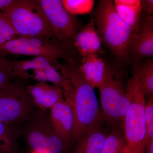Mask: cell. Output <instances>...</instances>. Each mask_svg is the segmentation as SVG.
<instances>
[{
	"label": "cell",
	"mask_w": 153,
	"mask_h": 153,
	"mask_svg": "<svg viewBox=\"0 0 153 153\" xmlns=\"http://www.w3.org/2000/svg\"><path fill=\"white\" fill-rule=\"evenodd\" d=\"M71 50L57 40L36 37L17 36L0 44V52L5 56L16 54L44 57L57 66L58 70L61 66L59 59L73 61Z\"/></svg>",
	"instance_id": "cell-5"
},
{
	"label": "cell",
	"mask_w": 153,
	"mask_h": 153,
	"mask_svg": "<svg viewBox=\"0 0 153 153\" xmlns=\"http://www.w3.org/2000/svg\"><path fill=\"white\" fill-rule=\"evenodd\" d=\"M102 122L85 133L76 141L77 144L72 153H100L108 133Z\"/></svg>",
	"instance_id": "cell-16"
},
{
	"label": "cell",
	"mask_w": 153,
	"mask_h": 153,
	"mask_svg": "<svg viewBox=\"0 0 153 153\" xmlns=\"http://www.w3.org/2000/svg\"><path fill=\"white\" fill-rule=\"evenodd\" d=\"M64 8L73 15L88 13L93 8V0H63Z\"/></svg>",
	"instance_id": "cell-20"
},
{
	"label": "cell",
	"mask_w": 153,
	"mask_h": 153,
	"mask_svg": "<svg viewBox=\"0 0 153 153\" xmlns=\"http://www.w3.org/2000/svg\"><path fill=\"white\" fill-rule=\"evenodd\" d=\"M0 12L7 17L19 37L57 40L39 0H13Z\"/></svg>",
	"instance_id": "cell-4"
},
{
	"label": "cell",
	"mask_w": 153,
	"mask_h": 153,
	"mask_svg": "<svg viewBox=\"0 0 153 153\" xmlns=\"http://www.w3.org/2000/svg\"><path fill=\"white\" fill-rule=\"evenodd\" d=\"M31 153H39L37 152H33H33H32Z\"/></svg>",
	"instance_id": "cell-30"
},
{
	"label": "cell",
	"mask_w": 153,
	"mask_h": 153,
	"mask_svg": "<svg viewBox=\"0 0 153 153\" xmlns=\"http://www.w3.org/2000/svg\"><path fill=\"white\" fill-rule=\"evenodd\" d=\"M145 153H153V141L146 146Z\"/></svg>",
	"instance_id": "cell-27"
},
{
	"label": "cell",
	"mask_w": 153,
	"mask_h": 153,
	"mask_svg": "<svg viewBox=\"0 0 153 153\" xmlns=\"http://www.w3.org/2000/svg\"><path fill=\"white\" fill-rule=\"evenodd\" d=\"M60 71L70 82V87L63 92L64 99L73 112L74 126L72 140H77L103 122L94 88L85 80L74 61L62 65Z\"/></svg>",
	"instance_id": "cell-1"
},
{
	"label": "cell",
	"mask_w": 153,
	"mask_h": 153,
	"mask_svg": "<svg viewBox=\"0 0 153 153\" xmlns=\"http://www.w3.org/2000/svg\"><path fill=\"white\" fill-rule=\"evenodd\" d=\"M153 141V95L149 97L146 104V135L145 148Z\"/></svg>",
	"instance_id": "cell-22"
},
{
	"label": "cell",
	"mask_w": 153,
	"mask_h": 153,
	"mask_svg": "<svg viewBox=\"0 0 153 153\" xmlns=\"http://www.w3.org/2000/svg\"><path fill=\"white\" fill-rule=\"evenodd\" d=\"M115 9L123 21L134 31L136 29L141 20L143 7L140 0H115Z\"/></svg>",
	"instance_id": "cell-17"
},
{
	"label": "cell",
	"mask_w": 153,
	"mask_h": 153,
	"mask_svg": "<svg viewBox=\"0 0 153 153\" xmlns=\"http://www.w3.org/2000/svg\"><path fill=\"white\" fill-rule=\"evenodd\" d=\"M50 120L56 133L68 147L72 140L74 117L71 107L65 99L50 108Z\"/></svg>",
	"instance_id": "cell-11"
},
{
	"label": "cell",
	"mask_w": 153,
	"mask_h": 153,
	"mask_svg": "<svg viewBox=\"0 0 153 153\" xmlns=\"http://www.w3.org/2000/svg\"><path fill=\"white\" fill-rule=\"evenodd\" d=\"M92 19L76 34L73 47L82 57L91 54L102 53L101 40Z\"/></svg>",
	"instance_id": "cell-14"
},
{
	"label": "cell",
	"mask_w": 153,
	"mask_h": 153,
	"mask_svg": "<svg viewBox=\"0 0 153 153\" xmlns=\"http://www.w3.org/2000/svg\"><path fill=\"white\" fill-rule=\"evenodd\" d=\"M18 36V34L7 17L0 12V44Z\"/></svg>",
	"instance_id": "cell-21"
},
{
	"label": "cell",
	"mask_w": 153,
	"mask_h": 153,
	"mask_svg": "<svg viewBox=\"0 0 153 153\" xmlns=\"http://www.w3.org/2000/svg\"><path fill=\"white\" fill-rule=\"evenodd\" d=\"M121 153H134L131 149L127 144H126L124 147Z\"/></svg>",
	"instance_id": "cell-28"
},
{
	"label": "cell",
	"mask_w": 153,
	"mask_h": 153,
	"mask_svg": "<svg viewBox=\"0 0 153 153\" xmlns=\"http://www.w3.org/2000/svg\"><path fill=\"white\" fill-rule=\"evenodd\" d=\"M27 90L34 105L44 111L50 109L58 102L64 99L63 89L55 84L39 82L28 86Z\"/></svg>",
	"instance_id": "cell-13"
},
{
	"label": "cell",
	"mask_w": 153,
	"mask_h": 153,
	"mask_svg": "<svg viewBox=\"0 0 153 153\" xmlns=\"http://www.w3.org/2000/svg\"><path fill=\"white\" fill-rule=\"evenodd\" d=\"M137 68L145 97H149L153 95V58L146 60Z\"/></svg>",
	"instance_id": "cell-19"
},
{
	"label": "cell",
	"mask_w": 153,
	"mask_h": 153,
	"mask_svg": "<svg viewBox=\"0 0 153 153\" xmlns=\"http://www.w3.org/2000/svg\"><path fill=\"white\" fill-rule=\"evenodd\" d=\"M13 0H0V12L9 6Z\"/></svg>",
	"instance_id": "cell-26"
},
{
	"label": "cell",
	"mask_w": 153,
	"mask_h": 153,
	"mask_svg": "<svg viewBox=\"0 0 153 153\" xmlns=\"http://www.w3.org/2000/svg\"><path fill=\"white\" fill-rule=\"evenodd\" d=\"M34 105L27 88L13 82L0 89V122L9 126L24 123L34 112Z\"/></svg>",
	"instance_id": "cell-8"
},
{
	"label": "cell",
	"mask_w": 153,
	"mask_h": 153,
	"mask_svg": "<svg viewBox=\"0 0 153 153\" xmlns=\"http://www.w3.org/2000/svg\"><path fill=\"white\" fill-rule=\"evenodd\" d=\"M143 7H145V9L149 13L153 14V0H146L141 1Z\"/></svg>",
	"instance_id": "cell-25"
},
{
	"label": "cell",
	"mask_w": 153,
	"mask_h": 153,
	"mask_svg": "<svg viewBox=\"0 0 153 153\" xmlns=\"http://www.w3.org/2000/svg\"><path fill=\"white\" fill-rule=\"evenodd\" d=\"M5 56L0 52V89L11 85L17 78L10 69Z\"/></svg>",
	"instance_id": "cell-23"
},
{
	"label": "cell",
	"mask_w": 153,
	"mask_h": 153,
	"mask_svg": "<svg viewBox=\"0 0 153 153\" xmlns=\"http://www.w3.org/2000/svg\"><path fill=\"white\" fill-rule=\"evenodd\" d=\"M93 20L101 41L120 59H126L134 31L118 16L114 2L100 1Z\"/></svg>",
	"instance_id": "cell-2"
},
{
	"label": "cell",
	"mask_w": 153,
	"mask_h": 153,
	"mask_svg": "<svg viewBox=\"0 0 153 153\" xmlns=\"http://www.w3.org/2000/svg\"><path fill=\"white\" fill-rule=\"evenodd\" d=\"M113 127L108 133L100 153H121L126 144L123 133L118 128Z\"/></svg>",
	"instance_id": "cell-18"
},
{
	"label": "cell",
	"mask_w": 153,
	"mask_h": 153,
	"mask_svg": "<svg viewBox=\"0 0 153 153\" xmlns=\"http://www.w3.org/2000/svg\"><path fill=\"white\" fill-rule=\"evenodd\" d=\"M14 149V134L10 126L0 122V151Z\"/></svg>",
	"instance_id": "cell-24"
},
{
	"label": "cell",
	"mask_w": 153,
	"mask_h": 153,
	"mask_svg": "<svg viewBox=\"0 0 153 153\" xmlns=\"http://www.w3.org/2000/svg\"><path fill=\"white\" fill-rule=\"evenodd\" d=\"M78 67L84 79L94 88H98L104 81L107 66L98 54L82 57V64Z\"/></svg>",
	"instance_id": "cell-15"
},
{
	"label": "cell",
	"mask_w": 153,
	"mask_h": 153,
	"mask_svg": "<svg viewBox=\"0 0 153 153\" xmlns=\"http://www.w3.org/2000/svg\"><path fill=\"white\" fill-rule=\"evenodd\" d=\"M7 63L17 78H32L39 82H51L63 90L68 85V79L58 71L57 66L44 57L23 60L7 59Z\"/></svg>",
	"instance_id": "cell-10"
},
{
	"label": "cell",
	"mask_w": 153,
	"mask_h": 153,
	"mask_svg": "<svg viewBox=\"0 0 153 153\" xmlns=\"http://www.w3.org/2000/svg\"><path fill=\"white\" fill-rule=\"evenodd\" d=\"M41 110L33 113L24 122L23 133L33 152L39 153H65L68 146L56 133L49 114Z\"/></svg>",
	"instance_id": "cell-7"
},
{
	"label": "cell",
	"mask_w": 153,
	"mask_h": 153,
	"mask_svg": "<svg viewBox=\"0 0 153 153\" xmlns=\"http://www.w3.org/2000/svg\"><path fill=\"white\" fill-rule=\"evenodd\" d=\"M39 2L57 41L72 49L79 27L76 17L66 10L61 0H39Z\"/></svg>",
	"instance_id": "cell-9"
},
{
	"label": "cell",
	"mask_w": 153,
	"mask_h": 153,
	"mask_svg": "<svg viewBox=\"0 0 153 153\" xmlns=\"http://www.w3.org/2000/svg\"><path fill=\"white\" fill-rule=\"evenodd\" d=\"M138 58L153 57V18L149 16L140 20L134 31L130 50Z\"/></svg>",
	"instance_id": "cell-12"
},
{
	"label": "cell",
	"mask_w": 153,
	"mask_h": 153,
	"mask_svg": "<svg viewBox=\"0 0 153 153\" xmlns=\"http://www.w3.org/2000/svg\"><path fill=\"white\" fill-rule=\"evenodd\" d=\"M0 153H17L14 151V149L7 151H0Z\"/></svg>",
	"instance_id": "cell-29"
},
{
	"label": "cell",
	"mask_w": 153,
	"mask_h": 153,
	"mask_svg": "<svg viewBox=\"0 0 153 153\" xmlns=\"http://www.w3.org/2000/svg\"><path fill=\"white\" fill-rule=\"evenodd\" d=\"M98 88L102 121L113 127L122 124L130 101L120 75L107 67L104 81Z\"/></svg>",
	"instance_id": "cell-6"
},
{
	"label": "cell",
	"mask_w": 153,
	"mask_h": 153,
	"mask_svg": "<svg viewBox=\"0 0 153 153\" xmlns=\"http://www.w3.org/2000/svg\"><path fill=\"white\" fill-rule=\"evenodd\" d=\"M126 91L130 105L122 123L123 134L134 153H145L146 102L137 66H134Z\"/></svg>",
	"instance_id": "cell-3"
}]
</instances>
